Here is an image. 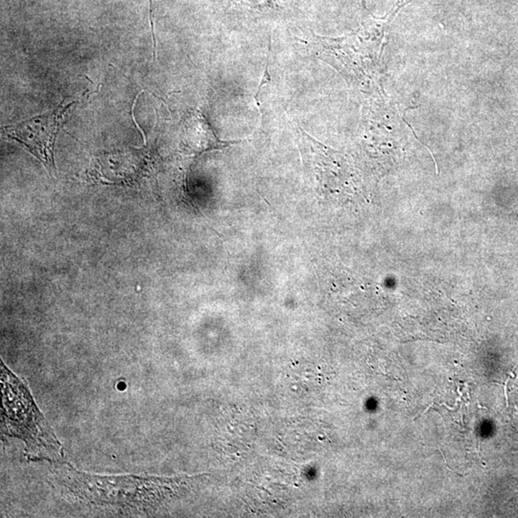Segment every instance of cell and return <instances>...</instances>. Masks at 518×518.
<instances>
[{"mask_svg":"<svg viewBox=\"0 0 518 518\" xmlns=\"http://www.w3.org/2000/svg\"><path fill=\"white\" fill-rule=\"evenodd\" d=\"M54 469L56 482L74 498L119 509L151 510L167 499L174 484L158 477L93 475L66 463Z\"/></svg>","mask_w":518,"mask_h":518,"instance_id":"cell-1","label":"cell"},{"mask_svg":"<svg viewBox=\"0 0 518 518\" xmlns=\"http://www.w3.org/2000/svg\"><path fill=\"white\" fill-rule=\"evenodd\" d=\"M5 420L13 435L34 448H45L63 456V449L45 418L38 410L26 387L1 365Z\"/></svg>","mask_w":518,"mask_h":518,"instance_id":"cell-2","label":"cell"},{"mask_svg":"<svg viewBox=\"0 0 518 518\" xmlns=\"http://www.w3.org/2000/svg\"><path fill=\"white\" fill-rule=\"evenodd\" d=\"M74 103L75 101L68 102V99H65L52 112L17 122L2 130L6 136L17 140L28 148L51 173V169L55 168L53 149L56 139L65 121L68 109Z\"/></svg>","mask_w":518,"mask_h":518,"instance_id":"cell-3","label":"cell"},{"mask_svg":"<svg viewBox=\"0 0 518 518\" xmlns=\"http://www.w3.org/2000/svg\"><path fill=\"white\" fill-rule=\"evenodd\" d=\"M237 1L254 9H267L275 7V2L273 0H237Z\"/></svg>","mask_w":518,"mask_h":518,"instance_id":"cell-4","label":"cell"}]
</instances>
